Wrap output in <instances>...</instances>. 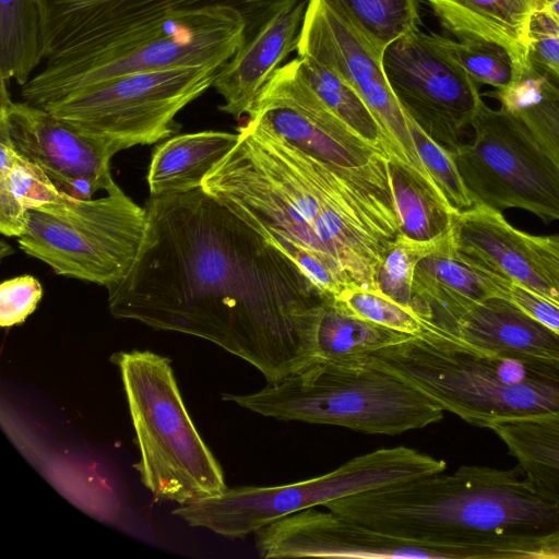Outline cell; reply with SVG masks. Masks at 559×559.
<instances>
[{
	"instance_id": "ba28073f",
	"label": "cell",
	"mask_w": 559,
	"mask_h": 559,
	"mask_svg": "<svg viewBox=\"0 0 559 559\" xmlns=\"http://www.w3.org/2000/svg\"><path fill=\"white\" fill-rule=\"evenodd\" d=\"M445 468L443 460L413 448H381L321 476L278 486L227 488L222 493L180 504L173 513L190 526L243 538L286 515Z\"/></svg>"
},
{
	"instance_id": "8fae6325",
	"label": "cell",
	"mask_w": 559,
	"mask_h": 559,
	"mask_svg": "<svg viewBox=\"0 0 559 559\" xmlns=\"http://www.w3.org/2000/svg\"><path fill=\"white\" fill-rule=\"evenodd\" d=\"M474 136L451 151L473 205L559 221V168L512 112L480 103Z\"/></svg>"
},
{
	"instance_id": "3957f363",
	"label": "cell",
	"mask_w": 559,
	"mask_h": 559,
	"mask_svg": "<svg viewBox=\"0 0 559 559\" xmlns=\"http://www.w3.org/2000/svg\"><path fill=\"white\" fill-rule=\"evenodd\" d=\"M326 509L445 548L453 559L544 558L559 545V503L520 467L462 465L333 500Z\"/></svg>"
},
{
	"instance_id": "e0dca14e",
	"label": "cell",
	"mask_w": 559,
	"mask_h": 559,
	"mask_svg": "<svg viewBox=\"0 0 559 559\" xmlns=\"http://www.w3.org/2000/svg\"><path fill=\"white\" fill-rule=\"evenodd\" d=\"M436 332L430 344L479 354L559 360V334L499 296L442 309Z\"/></svg>"
},
{
	"instance_id": "d6a6232c",
	"label": "cell",
	"mask_w": 559,
	"mask_h": 559,
	"mask_svg": "<svg viewBox=\"0 0 559 559\" xmlns=\"http://www.w3.org/2000/svg\"><path fill=\"white\" fill-rule=\"evenodd\" d=\"M334 299L350 313L376 324L418 338L425 335V324L415 311L378 290L346 287Z\"/></svg>"
},
{
	"instance_id": "ffe728a7",
	"label": "cell",
	"mask_w": 559,
	"mask_h": 559,
	"mask_svg": "<svg viewBox=\"0 0 559 559\" xmlns=\"http://www.w3.org/2000/svg\"><path fill=\"white\" fill-rule=\"evenodd\" d=\"M307 3L280 15L218 70L213 87L224 98L219 110L237 120L249 114L278 64L297 48Z\"/></svg>"
},
{
	"instance_id": "83f0119b",
	"label": "cell",
	"mask_w": 559,
	"mask_h": 559,
	"mask_svg": "<svg viewBox=\"0 0 559 559\" xmlns=\"http://www.w3.org/2000/svg\"><path fill=\"white\" fill-rule=\"evenodd\" d=\"M413 290L415 296L433 300L474 302L493 296L485 274L455 253L450 235L419 260Z\"/></svg>"
},
{
	"instance_id": "9a60e30c",
	"label": "cell",
	"mask_w": 559,
	"mask_h": 559,
	"mask_svg": "<svg viewBox=\"0 0 559 559\" xmlns=\"http://www.w3.org/2000/svg\"><path fill=\"white\" fill-rule=\"evenodd\" d=\"M246 117L336 166L360 168L388 158L314 94L300 78L295 59L275 70Z\"/></svg>"
},
{
	"instance_id": "f35d334b",
	"label": "cell",
	"mask_w": 559,
	"mask_h": 559,
	"mask_svg": "<svg viewBox=\"0 0 559 559\" xmlns=\"http://www.w3.org/2000/svg\"><path fill=\"white\" fill-rule=\"evenodd\" d=\"M533 261L559 295V235L536 236L523 231Z\"/></svg>"
},
{
	"instance_id": "4fadbf2b",
	"label": "cell",
	"mask_w": 559,
	"mask_h": 559,
	"mask_svg": "<svg viewBox=\"0 0 559 559\" xmlns=\"http://www.w3.org/2000/svg\"><path fill=\"white\" fill-rule=\"evenodd\" d=\"M382 66L401 107L433 140L455 150L484 100L479 84L435 41L413 29L391 43Z\"/></svg>"
},
{
	"instance_id": "d6986e66",
	"label": "cell",
	"mask_w": 559,
	"mask_h": 559,
	"mask_svg": "<svg viewBox=\"0 0 559 559\" xmlns=\"http://www.w3.org/2000/svg\"><path fill=\"white\" fill-rule=\"evenodd\" d=\"M450 241L455 253L476 270L516 283L559 306V295L533 261L523 230L501 212L473 205L455 213Z\"/></svg>"
},
{
	"instance_id": "f546056e",
	"label": "cell",
	"mask_w": 559,
	"mask_h": 559,
	"mask_svg": "<svg viewBox=\"0 0 559 559\" xmlns=\"http://www.w3.org/2000/svg\"><path fill=\"white\" fill-rule=\"evenodd\" d=\"M383 53L406 33L419 28V0H324Z\"/></svg>"
},
{
	"instance_id": "9c48e42d",
	"label": "cell",
	"mask_w": 559,
	"mask_h": 559,
	"mask_svg": "<svg viewBox=\"0 0 559 559\" xmlns=\"http://www.w3.org/2000/svg\"><path fill=\"white\" fill-rule=\"evenodd\" d=\"M106 197L60 200L27 211L19 246L62 276L109 288L132 267L145 236L146 209L114 182Z\"/></svg>"
},
{
	"instance_id": "8d00e7d4",
	"label": "cell",
	"mask_w": 559,
	"mask_h": 559,
	"mask_svg": "<svg viewBox=\"0 0 559 559\" xmlns=\"http://www.w3.org/2000/svg\"><path fill=\"white\" fill-rule=\"evenodd\" d=\"M493 296L506 298L526 314L559 334V306L534 292L500 277L486 274Z\"/></svg>"
},
{
	"instance_id": "2e32d148",
	"label": "cell",
	"mask_w": 559,
	"mask_h": 559,
	"mask_svg": "<svg viewBox=\"0 0 559 559\" xmlns=\"http://www.w3.org/2000/svg\"><path fill=\"white\" fill-rule=\"evenodd\" d=\"M261 558L453 559L443 547L389 534L328 509H306L254 534Z\"/></svg>"
},
{
	"instance_id": "277c9868",
	"label": "cell",
	"mask_w": 559,
	"mask_h": 559,
	"mask_svg": "<svg viewBox=\"0 0 559 559\" xmlns=\"http://www.w3.org/2000/svg\"><path fill=\"white\" fill-rule=\"evenodd\" d=\"M369 362L476 427L559 412V360L479 354L412 336Z\"/></svg>"
},
{
	"instance_id": "6da1fadb",
	"label": "cell",
	"mask_w": 559,
	"mask_h": 559,
	"mask_svg": "<svg viewBox=\"0 0 559 559\" xmlns=\"http://www.w3.org/2000/svg\"><path fill=\"white\" fill-rule=\"evenodd\" d=\"M145 209L140 252L107 288L115 318L210 341L267 382L317 360L325 297L294 262L202 188Z\"/></svg>"
},
{
	"instance_id": "8992f818",
	"label": "cell",
	"mask_w": 559,
	"mask_h": 559,
	"mask_svg": "<svg viewBox=\"0 0 559 559\" xmlns=\"http://www.w3.org/2000/svg\"><path fill=\"white\" fill-rule=\"evenodd\" d=\"M222 397L276 420L341 426L369 435L395 436L444 416L426 394L369 361L316 360L260 391Z\"/></svg>"
},
{
	"instance_id": "52a82bcc",
	"label": "cell",
	"mask_w": 559,
	"mask_h": 559,
	"mask_svg": "<svg viewBox=\"0 0 559 559\" xmlns=\"http://www.w3.org/2000/svg\"><path fill=\"white\" fill-rule=\"evenodd\" d=\"M140 451L141 481L157 499L187 504L227 489L223 469L198 432L166 357L148 350L112 356Z\"/></svg>"
},
{
	"instance_id": "ac0fdd59",
	"label": "cell",
	"mask_w": 559,
	"mask_h": 559,
	"mask_svg": "<svg viewBox=\"0 0 559 559\" xmlns=\"http://www.w3.org/2000/svg\"><path fill=\"white\" fill-rule=\"evenodd\" d=\"M298 0H115L61 21L55 37L63 49H83L171 12L227 8L245 22V47ZM240 48V49H241Z\"/></svg>"
},
{
	"instance_id": "1f68e13d",
	"label": "cell",
	"mask_w": 559,
	"mask_h": 559,
	"mask_svg": "<svg viewBox=\"0 0 559 559\" xmlns=\"http://www.w3.org/2000/svg\"><path fill=\"white\" fill-rule=\"evenodd\" d=\"M448 237L437 241H419L400 233L378 267L377 290L399 305L415 311L413 283L416 265Z\"/></svg>"
},
{
	"instance_id": "484cf974",
	"label": "cell",
	"mask_w": 559,
	"mask_h": 559,
	"mask_svg": "<svg viewBox=\"0 0 559 559\" xmlns=\"http://www.w3.org/2000/svg\"><path fill=\"white\" fill-rule=\"evenodd\" d=\"M295 63L300 78L314 94L364 141L390 159L392 153L385 134L359 94L311 57L297 56Z\"/></svg>"
},
{
	"instance_id": "7402d4cb",
	"label": "cell",
	"mask_w": 559,
	"mask_h": 559,
	"mask_svg": "<svg viewBox=\"0 0 559 559\" xmlns=\"http://www.w3.org/2000/svg\"><path fill=\"white\" fill-rule=\"evenodd\" d=\"M238 133L201 131L174 135L152 154L146 181L150 197L201 188L207 173L234 147Z\"/></svg>"
},
{
	"instance_id": "44dd1931",
	"label": "cell",
	"mask_w": 559,
	"mask_h": 559,
	"mask_svg": "<svg viewBox=\"0 0 559 559\" xmlns=\"http://www.w3.org/2000/svg\"><path fill=\"white\" fill-rule=\"evenodd\" d=\"M459 40L493 43L509 53L514 79L532 67L530 29L544 0H425ZM513 79V80H514Z\"/></svg>"
},
{
	"instance_id": "d4e9b609",
	"label": "cell",
	"mask_w": 559,
	"mask_h": 559,
	"mask_svg": "<svg viewBox=\"0 0 559 559\" xmlns=\"http://www.w3.org/2000/svg\"><path fill=\"white\" fill-rule=\"evenodd\" d=\"M489 95L524 123L559 168V84L532 66L507 88Z\"/></svg>"
},
{
	"instance_id": "4dcf8cb0",
	"label": "cell",
	"mask_w": 559,
	"mask_h": 559,
	"mask_svg": "<svg viewBox=\"0 0 559 559\" xmlns=\"http://www.w3.org/2000/svg\"><path fill=\"white\" fill-rule=\"evenodd\" d=\"M436 44L476 83L496 91L507 88L514 79V66L501 46L487 41L454 40L432 34Z\"/></svg>"
},
{
	"instance_id": "d590c367",
	"label": "cell",
	"mask_w": 559,
	"mask_h": 559,
	"mask_svg": "<svg viewBox=\"0 0 559 559\" xmlns=\"http://www.w3.org/2000/svg\"><path fill=\"white\" fill-rule=\"evenodd\" d=\"M41 297V284L32 275L3 281L0 285V325L11 328L23 323L36 310Z\"/></svg>"
},
{
	"instance_id": "f1b7e54d",
	"label": "cell",
	"mask_w": 559,
	"mask_h": 559,
	"mask_svg": "<svg viewBox=\"0 0 559 559\" xmlns=\"http://www.w3.org/2000/svg\"><path fill=\"white\" fill-rule=\"evenodd\" d=\"M389 165L401 234L419 241L448 237L456 212L403 165L394 159H389Z\"/></svg>"
},
{
	"instance_id": "5b68a950",
	"label": "cell",
	"mask_w": 559,
	"mask_h": 559,
	"mask_svg": "<svg viewBox=\"0 0 559 559\" xmlns=\"http://www.w3.org/2000/svg\"><path fill=\"white\" fill-rule=\"evenodd\" d=\"M245 22L227 8L176 11L91 47L46 60L22 86L24 102L43 105L131 73L180 68L219 70L243 44Z\"/></svg>"
},
{
	"instance_id": "5bb4252c",
	"label": "cell",
	"mask_w": 559,
	"mask_h": 559,
	"mask_svg": "<svg viewBox=\"0 0 559 559\" xmlns=\"http://www.w3.org/2000/svg\"><path fill=\"white\" fill-rule=\"evenodd\" d=\"M8 82L0 87V140L38 167L63 193L91 199L115 182L111 157L118 151L90 138L44 108L11 99Z\"/></svg>"
},
{
	"instance_id": "603a6c76",
	"label": "cell",
	"mask_w": 559,
	"mask_h": 559,
	"mask_svg": "<svg viewBox=\"0 0 559 559\" xmlns=\"http://www.w3.org/2000/svg\"><path fill=\"white\" fill-rule=\"evenodd\" d=\"M411 337L350 313L334 297L324 298L317 309V360L364 365L373 354Z\"/></svg>"
},
{
	"instance_id": "b9f144b4",
	"label": "cell",
	"mask_w": 559,
	"mask_h": 559,
	"mask_svg": "<svg viewBox=\"0 0 559 559\" xmlns=\"http://www.w3.org/2000/svg\"><path fill=\"white\" fill-rule=\"evenodd\" d=\"M556 557L559 558V549L556 552Z\"/></svg>"
},
{
	"instance_id": "60d3db41",
	"label": "cell",
	"mask_w": 559,
	"mask_h": 559,
	"mask_svg": "<svg viewBox=\"0 0 559 559\" xmlns=\"http://www.w3.org/2000/svg\"><path fill=\"white\" fill-rule=\"evenodd\" d=\"M538 11H542L559 29V0H544Z\"/></svg>"
},
{
	"instance_id": "e575fe53",
	"label": "cell",
	"mask_w": 559,
	"mask_h": 559,
	"mask_svg": "<svg viewBox=\"0 0 559 559\" xmlns=\"http://www.w3.org/2000/svg\"><path fill=\"white\" fill-rule=\"evenodd\" d=\"M0 191L10 193L27 211L56 202L67 194L38 167L21 156L13 168L0 170Z\"/></svg>"
},
{
	"instance_id": "836d02e7",
	"label": "cell",
	"mask_w": 559,
	"mask_h": 559,
	"mask_svg": "<svg viewBox=\"0 0 559 559\" xmlns=\"http://www.w3.org/2000/svg\"><path fill=\"white\" fill-rule=\"evenodd\" d=\"M409 131L419 158L441 193L457 213L473 206L472 199L459 173L452 152L433 140L409 116Z\"/></svg>"
},
{
	"instance_id": "4316f807",
	"label": "cell",
	"mask_w": 559,
	"mask_h": 559,
	"mask_svg": "<svg viewBox=\"0 0 559 559\" xmlns=\"http://www.w3.org/2000/svg\"><path fill=\"white\" fill-rule=\"evenodd\" d=\"M43 56L41 20L36 0H0V79L21 86Z\"/></svg>"
},
{
	"instance_id": "74e56055",
	"label": "cell",
	"mask_w": 559,
	"mask_h": 559,
	"mask_svg": "<svg viewBox=\"0 0 559 559\" xmlns=\"http://www.w3.org/2000/svg\"><path fill=\"white\" fill-rule=\"evenodd\" d=\"M530 62L559 84V29L537 11L530 29Z\"/></svg>"
},
{
	"instance_id": "7c38bea8",
	"label": "cell",
	"mask_w": 559,
	"mask_h": 559,
	"mask_svg": "<svg viewBox=\"0 0 559 559\" xmlns=\"http://www.w3.org/2000/svg\"><path fill=\"white\" fill-rule=\"evenodd\" d=\"M296 49L298 56L330 68L359 94L385 134L390 159L447 201L419 158L406 114L384 73L382 53L324 0H308Z\"/></svg>"
},
{
	"instance_id": "7a4b0ae2",
	"label": "cell",
	"mask_w": 559,
	"mask_h": 559,
	"mask_svg": "<svg viewBox=\"0 0 559 559\" xmlns=\"http://www.w3.org/2000/svg\"><path fill=\"white\" fill-rule=\"evenodd\" d=\"M201 188L314 284L324 297L377 290L401 233L389 158L360 168L324 162L246 117Z\"/></svg>"
},
{
	"instance_id": "ab89813d",
	"label": "cell",
	"mask_w": 559,
	"mask_h": 559,
	"mask_svg": "<svg viewBox=\"0 0 559 559\" xmlns=\"http://www.w3.org/2000/svg\"><path fill=\"white\" fill-rule=\"evenodd\" d=\"M41 20V36L63 19L115 0H36Z\"/></svg>"
},
{
	"instance_id": "cb8c5ba5",
	"label": "cell",
	"mask_w": 559,
	"mask_h": 559,
	"mask_svg": "<svg viewBox=\"0 0 559 559\" xmlns=\"http://www.w3.org/2000/svg\"><path fill=\"white\" fill-rule=\"evenodd\" d=\"M489 429L536 489L559 503V412L504 420Z\"/></svg>"
},
{
	"instance_id": "30bf717a",
	"label": "cell",
	"mask_w": 559,
	"mask_h": 559,
	"mask_svg": "<svg viewBox=\"0 0 559 559\" xmlns=\"http://www.w3.org/2000/svg\"><path fill=\"white\" fill-rule=\"evenodd\" d=\"M217 73L211 68L131 73L80 88L40 108L119 152L177 132L178 112L213 86Z\"/></svg>"
}]
</instances>
